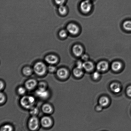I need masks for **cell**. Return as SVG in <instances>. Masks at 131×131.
<instances>
[{"label": "cell", "instance_id": "83f0119b", "mask_svg": "<svg viewBox=\"0 0 131 131\" xmlns=\"http://www.w3.org/2000/svg\"><path fill=\"white\" fill-rule=\"evenodd\" d=\"M100 75V73L97 71L94 72L93 74V78L95 79H98V78H99Z\"/></svg>", "mask_w": 131, "mask_h": 131}, {"label": "cell", "instance_id": "e575fe53", "mask_svg": "<svg viewBox=\"0 0 131 131\" xmlns=\"http://www.w3.org/2000/svg\"><path fill=\"white\" fill-rule=\"evenodd\" d=\"M1 83V89L2 90V89L3 88L4 83L1 81V83Z\"/></svg>", "mask_w": 131, "mask_h": 131}, {"label": "cell", "instance_id": "44dd1931", "mask_svg": "<svg viewBox=\"0 0 131 131\" xmlns=\"http://www.w3.org/2000/svg\"><path fill=\"white\" fill-rule=\"evenodd\" d=\"M58 11L59 13L61 15H63L66 14L67 12V9L65 6L63 5L60 6L59 8Z\"/></svg>", "mask_w": 131, "mask_h": 131}, {"label": "cell", "instance_id": "52a82bcc", "mask_svg": "<svg viewBox=\"0 0 131 131\" xmlns=\"http://www.w3.org/2000/svg\"><path fill=\"white\" fill-rule=\"evenodd\" d=\"M45 60L47 63L51 65L56 63L58 61L57 56L53 54H50L47 56Z\"/></svg>", "mask_w": 131, "mask_h": 131}, {"label": "cell", "instance_id": "4fadbf2b", "mask_svg": "<svg viewBox=\"0 0 131 131\" xmlns=\"http://www.w3.org/2000/svg\"><path fill=\"white\" fill-rule=\"evenodd\" d=\"M93 64L91 61H86L83 63V68L87 71H91L93 69Z\"/></svg>", "mask_w": 131, "mask_h": 131}, {"label": "cell", "instance_id": "6da1fadb", "mask_svg": "<svg viewBox=\"0 0 131 131\" xmlns=\"http://www.w3.org/2000/svg\"><path fill=\"white\" fill-rule=\"evenodd\" d=\"M35 99L33 96H24L21 99L20 104L23 107L26 109H30L33 107L35 103Z\"/></svg>", "mask_w": 131, "mask_h": 131}, {"label": "cell", "instance_id": "8fae6325", "mask_svg": "<svg viewBox=\"0 0 131 131\" xmlns=\"http://www.w3.org/2000/svg\"><path fill=\"white\" fill-rule=\"evenodd\" d=\"M57 74L59 78L64 79L67 77L68 72L66 69L62 68L57 70Z\"/></svg>", "mask_w": 131, "mask_h": 131}, {"label": "cell", "instance_id": "e0dca14e", "mask_svg": "<svg viewBox=\"0 0 131 131\" xmlns=\"http://www.w3.org/2000/svg\"><path fill=\"white\" fill-rule=\"evenodd\" d=\"M109 102L108 99L106 97H101L99 101L100 104L101 106H106L108 104Z\"/></svg>", "mask_w": 131, "mask_h": 131}, {"label": "cell", "instance_id": "9c48e42d", "mask_svg": "<svg viewBox=\"0 0 131 131\" xmlns=\"http://www.w3.org/2000/svg\"><path fill=\"white\" fill-rule=\"evenodd\" d=\"M41 123L43 126L44 127H48L52 124V121L51 118L48 116H45L42 118Z\"/></svg>", "mask_w": 131, "mask_h": 131}, {"label": "cell", "instance_id": "ffe728a7", "mask_svg": "<svg viewBox=\"0 0 131 131\" xmlns=\"http://www.w3.org/2000/svg\"><path fill=\"white\" fill-rule=\"evenodd\" d=\"M123 27L126 30L131 31V21L127 20L124 22L123 24Z\"/></svg>", "mask_w": 131, "mask_h": 131}, {"label": "cell", "instance_id": "ba28073f", "mask_svg": "<svg viewBox=\"0 0 131 131\" xmlns=\"http://www.w3.org/2000/svg\"><path fill=\"white\" fill-rule=\"evenodd\" d=\"M72 51L75 56L79 57L81 56L83 53V47L79 45H76L73 47Z\"/></svg>", "mask_w": 131, "mask_h": 131}, {"label": "cell", "instance_id": "ac0fdd59", "mask_svg": "<svg viewBox=\"0 0 131 131\" xmlns=\"http://www.w3.org/2000/svg\"><path fill=\"white\" fill-rule=\"evenodd\" d=\"M73 74L75 77H80L83 74V71L82 69L77 67L73 70Z\"/></svg>", "mask_w": 131, "mask_h": 131}, {"label": "cell", "instance_id": "484cf974", "mask_svg": "<svg viewBox=\"0 0 131 131\" xmlns=\"http://www.w3.org/2000/svg\"><path fill=\"white\" fill-rule=\"evenodd\" d=\"M48 70L51 72H53L56 71V67L52 66H50L48 68Z\"/></svg>", "mask_w": 131, "mask_h": 131}, {"label": "cell", "instance_id": "7c38bea8", "mask_svg": "<svg viewBox=\"0 0 131 131\" xmlns=\"http://www.w3.org/2000/svg\"><path fill=\"white\" fill-rule=\"evenodd\" d=\"M108 65L106 61H102L100 62L97 65V69L101 71H105L108 68Z\"/></svg>", "mask_w": 131, "mask_h": 131}, {"label": "cell", "instance_id": "f546056e", "mask_svg": "<svg viewBox=\"0 0 131 131\" xmlns=\"http://www.w3.org/2000/svg\"><path fill=\"white\" fill-rule=\"evenodd\" d=\"M39 88L46 89V85L45 83L43 82H41L39 85Z\"/></svg>", "mask_w": 131, "mask_h": 131}, {"label": "cell", "instance_id": "836d02e7", "mask_svg": "<svg viewBox=\"0 0 131 131\" xmlns=\"http://www.w3.org/2000/svg\"><path fill=\"white\" fill-rule=\"evenodd\" d=\"M102 106H101V105H100V106H98L97 107V110H98V111H100V110H102Z\"/></svg>", "mask_w": 131, "mask_h": 131}, {"label": "cell", "instance_id": "30bf717a", "mask_svg": "<svg viewBox=\"0 0 131 131\" xmlns=\"http://www.w3.org/2000/svg\"><path fill=\"white\" fill-rule=\"evenodd\" d=\"M37 84V82L35 80L29 79L26 82L25 86L27 89L31 90L34 89Z\"/></svg>", "mask_w": 131, "mask_h": 131}, {"label": "cell", "instance_id": "8992f818", "mask_svg": "<svg viewBox=\"0 0 131 131\" xmlns=\"http://www.w3.org/2000/svg\"><path fill=\"white\" fill-rule=\"evenodd\" d=\"M36 93L37 96L43 99L47 98L49 95L48 92L46 89L38 88V89L36 91Z\"/></svg>", "mask_w": 131, "mask_h": 131}, {"label": "cell", "instance_id": "f1b7e54d", "mask_svg": "<svg viewBox=\"0 0 131 131\" xmlns=\"http://www.w3.org/2000/svg\"><path fill=\"white\" fill-rule=\"evenodd\" d=\"M5 97L4 95L3 94V93L1 92V99H0V102L1 103H2L4 101H5Z\"/></svg>", "mask_w": 131, "mask_h": 131}, {"label": "cell", "instance_id": "5b68a950", "mask_svg": "<svg viewBox=\"0 0 131 131\" xmlns=\"http://www.w3.org/2000/svg\"><path fill=\"white\" fill-rule=\"evenodd\" d=\"M67 30L71 34L76 35L79 32V28L76 24L71 23L67 26Z\"/></svg>", "mask_w": 131, "mask_h": 131}, {"label": "cell", "instance_id": "2e32d148", "mask_svg": "<svg viewBox=\"0 0 131 131\" xmlns=\"http://www.w3.org/2000/svg\"><path fill=\"white\" fill-rule=\"evenodd\" d=\"M122 67V64L120 62L115 61L113 63L111 66V68L113 70L116 71L120 70Z\"/></svg>", "mask_w": 131, "mask_h": 131}, {"label": "cell", "instance_id": "d590c367", "mask_svg": "<svg viewBox=\"0 0 131 131\" xmlns=\"http://www.w3.org/2000/svg\"><path fill=\"white\" fill-rule=\"evenodd\" d=\"M87 1H91V0H87Z\"/></svg>", "mask_w": 131, "mask_h": 131}, {"label": "cell", "instance_id": "5bb4252c", "mask_svg": "<svg viewBox=\"0 0 131 131\" xmlns=\"http://www.w3.org/2000/svg\"><path fill=\"white\" fill-rule=\"evenodd\" d=\"M110 88L113 92L115 93H118L120 92L121 88L120 85L117 83H113L110 85Z\"/></svg>", "mask_w": 131, "mask_h": 131}, {"label": "cell", "instance_id": "d4e9b609", "mask_svg": "<svg viewBox=\"0 0 131 131\" xmlns=\"http://www.w3.org/2000/svg\"><path fill=\"white\" fill-rule=\"evenodd\" d=\"M18 92L19 94L20 95L24 94L26 92L25 89L24 87H20L18 90Z\"/></svg>", "mask_w": 131, "mask_h": 131}, {"label": "cell", "instance_id": "d6986e66", "mask_svg": "<svg viewBox=\"0 0 131 131\" xmlns=\"http://www.w3.org/2000/svg\"><path fill=\"white\" fill-rule=\"evenodd\" d=\"M23 73L24 75L27 76L30 75L32 73V70L29 67H27L23 69Z\"/></svg>", "mask_w": 131, "mask_h": 131}, {"label": "cell", "instance_id": "603a6c76", "mask_svg": "<svg viewBox=\"0 0 131 131\" xmlns=\"http://www.w3.org/2000/svg\"><path fill=\"white\" fill-rule=\"evenodd\" d=\"M38 110L37 108L33 107L30 109V113L33 116H35L38 113Z\"/></svg>", "mask_w": 131, "mask_h": 131}, {"label": "cell", "instance_id": "7a4b0ae2", "mask_svg": "<svg viewBox=\"0 0 131 131\" xmlns=\"http://www.w3.org/2000/svg\"><path fill=\"white\" fill-rule=\"evenodd\" d=\"M34 70L35 72L38 75H43L47 70V67L43 63L38 62L34 66Z\"/></svg>", "mask_w": 131, "mask_h": 131}, {"label": "cell", "instance_id": "4dcf8cb0", "mask_svg": "<svg viewBox=\"0 0 131 131\" xmlns=\"http://www.w3.org/2000/svg\"><path fill=\"white\" fill-rule=\"evenodd\" d=\"M83 63L81 61H78L77 63V67L82 69L83 68Z\"/></svg>", "mask_w": 131, "mask_h": 131}, {"label": "cell", "instance_id": "3957f363", "mask_svg": "<svg viewBox=\"0 0 131 131\" xmlns=\"http://www.w3.org/2000/svg\"><path fill=\"white\" fill-rule=\"evenodd\" d=\"M39 125V121L38 118L35 116H33L29 119V129L32 130H36L38 128Z\"/></svg>", "mask_w": 131, "mask_h": 131}, {"label": "cell", "instance_id": "4316f807", "mask_svg": "<svg viewBox=\"0 0 131 131\" xmlns=\"http://www.w3.org/2000/svg\"><path fill=\"white\" fill-rule=\"evenodd\" d=\"M65 1V0H55L56 3L59 6L63 5Z\"/></svg>", "mask_w": 131, "mask_h": 131}, {"label": "cell", "instance_id": "cb8c5ba5", "mask_svg": "<svg viewBox=\"0 0 131 131\" xmlns=\"http://www.w3.org/2000/svg\"><path fill=\"white\" fill-rule=\"evenodd\" d=\"M67 31L64 29L61 30L59 33V35L60 37L62 38H66L67 36Z\"/></svg>", "mask_w": 131, "mask_h": 131}, {"label": "cell", "instance_id": "1f68e13d", "mask_svg": "<svg viewBox=\"0 0 131 131\" xmlns=\"http://www.w3.org/2000/svg\"><path fill=\"white\" fill-rule=\"evenodd\" d=\"M127 93L128 96L131 97V86H129L127 89Z\"/></svg>", "mask_w": 131, "mask_h": 131}, {"label": "cell", "instance_id": "d6a6232c", "mask_svg": "<svg viewBox=\"0 0 131 131\" xmlns=\"http://www.w3.org/2000/svg\"><path fill=\"white\" fill-rule=\"evenodd\" d=\"M81 58L83 61H87L88 59V56L86 55H83L82 56Z\"/></svg>", "mask_w": 131, "mask_h": 131}, {"label": "cell", "instance_id": "7402d4cb", "mask_svg": "<svg viewBox=\"0 0 131 131\" xmlns=\"http://www.w3.org/2000/svg\"><path fill=\"white\" fill-rule=\"evenodd\" d=\"M13 130L12 127L11 126L8 125V124H6L2 128H1V131H11Z\"/></svg>", "mask_w": 131, "mask_h": 131}, {"label": "cell", "instance_id": "277c9868", "mask_svg": "<svg viewBox=\"0 0 131 131\" xmlns=\"http://www.w3.org/2000/svg\"><path fill=\"white\" fill-rule=\"evenodd\" d=\"M80 6L82 11L85 13L89 12L92 8V5L90 2L87 0L83 1L81 3Z\"/></svg>", "mask_w": 131, "mask_h": 131}, {"label": "cell", "instance_id": "9a60e30c", "mask_svg": "<svg viewBox=\"0 0 131 131\" xmlns=\"http://www.w3.org/2000/svg\"><path fill=\"white\" fill-rule=\"evenodd\" d=\"M42 110L43 112L46 114H50L52 111V108L50 105L48 104H45L42 107Z\"/></svg>", "mask_w": 131, "mask_h": 131}]
</instances>
